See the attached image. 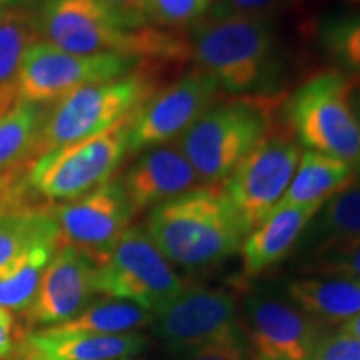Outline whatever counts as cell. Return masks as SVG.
<instances>
[{"mask_svg":"<svg viewBox=\"0 0 360 360\" xmlns=\"http://www.w3.org/2000/svg\"><path fill=\"white\" fill-rule=\"evenodd\" d=\"M354 242H360V175L317 210L295 252L307 259L330 247Z\"/></svg>","mask_w":360,"mask_h":360,"instance_id":"21","label":"cell"},{"mask_svg":"<svg viewBox=\"0 0 360 360\" xmlns=\"http://www.w3.org/2000/svg\"><path fill=\"white\" fill-rule=\"evenodd\" d=\"M60 245H70L98 265L109 257L135 215L120 179H110L74 200L52 204Z\"/></svg>","mask_w":360,"mask_h":360,"instance_id":"13","label":"cell"},{"mask_svg":"<svg viewBox=\"0 0 360 360\" xmlns=\"http://www.w3.org/2000/svg\"><path fill=\"white\" fill-rule=\"evenodd\" d=\"M51 103L19 102L0 115V172L32 160L40 125Z\"/></svg>","mask_w":360,"mask_h":360,"instance_id":"26","label":"cell"},{"mask_svg":"<svg viewBox=\"0 0 360 360\" xmlns=\"http://www.w3.org/2000/svg\"><path fill=\"white\" fill-rule=\"evenodd\" d=\"M39 39L32 8L0 11V115L19 103V75L29 47Z\"/></svg>","mask_w":360,"mask_h":360,"instance_id":"23","label":"cell"},{"mask_svg":"<svg viewBox=\"0 0 360 360\" xmlns=\"http://www.w3.org/2000/svg\"><path fill=\"white\" fill-rule=\"evenodd\" d=\"M312 360H360V339L344 334L339 328L326 332L315 349Z\"/></svg>","mask_w":360,"mask_h":360,"instance_id":"31","label":"cell"},{"mask_svg":"<svg viewBox=\"0 0 360 360\" xmlns=\"http://www.w3.org/2000/svg\"><path fill=\"white\" fill-rule=\"evenodd\" d=\"M58 245V242H44L0 267V309L22 312L29 307Z\"/></svg>","mask_w":360,"mask_h":360,"instance_id":"24","label":"cell"},{"mask_svg":"<svg viewBox=\"0 0 360 360\" xmlns=\"http://www.w3.org/2000/svg\"><path fill=\"white\" fill-rule=\"evenodd\" d=\"M352 87L354 74L321 70L283 98L281 114L300 147L345 160L360 175V122Z\"/></svg>","mask_w":360,"mask_h":360,"instance_id":"6","label":"cell"},{"mask_svg":"<svg viewBox=\"0 0 360 360\" xmlns=\"http://www.w3.org/2000/svg\"><path fill=\"white\" fill-rule=\"evenodd\" d=\"M114 13L120 25L127 30H137L147 25L148 0H102Z\"/></svg>","mask_w":360,"mask_h":360,"instance_id":"32","label":"cell"},{"mask_svg":"<svg viewBox=\"0 0 360 360\" xmlns=\"http://www.w3.org/2000/svg\"><path fill=\"white\" fill-rule=\"evenodd\" d=\"M34 15L39 39L70 53H119L162 65L191 58L187 34L152 25L127 30L102 0H40Z\"/></svg>","mask_w":360,"mask_h":360,"instance_id":"2","label":"cell"},{"mask_svg":"<svg viewBox=\"0 0 360 360\" xmlns=\"http://www.w3.org/2000/svg\"><path fill=\"white\" fill-rule=\"evenodd\" d=\"M212 0H148L147 25L164 30L191 27L205 17Z\"/></svg>","mask_w":360,"mask_h":360,"instance_id":"28","label":"cell"},{"mask_svg":"<svg viewBox=\"0 0 360 360\" xmlns=\"http://www.w3.org/2000/svg\"><path fill=\"white\" fill-rule=\"evenodd\" d=\"M44 242H58L52 204L30 188L29 177L0 205V267Z\"/></svg>","mask_w":360,"mask_h":360,"instance_id":"19","label":"cell"},{"mask_svg":"<svg viewBox=\"0 0 360 360\" xmlns=\"http://www.w3.org/2000/svg\"><path fill=\"white\" fill-rule=\"evenodd\" d=\"M0 11H2V8H0Z\"/></svg>","mask_w":360,"mask_h":360,"instance_id":"41","label":"cell"},{"mask_svg":"<svg viewBox=\"0 0 360 360\" xmlns=\"http://www.w3.org/2000/svg\"><path fill=\"white\" fill-rule=\"evenodd\" d=\"M352 107L360 122V75H355V74H354V87H352Z\"/></svg>","mask_w":360,"mask_h":360,"instance_id":"37","label":"cell"},{"mask_svg":"<svg viewBox=\"0 0 360 360\" xmlns=\"http://www.w3.org/2000/svg\"><path fill=\"white\" fill-rule=\"evenodd\" d=\"M342 2H345V4H347V6H352V7L360 8V0H342Z\"/></svg>","mask_w":360,"mask_h":360,"instance_id":"38","label":"cell"},{"mask_svg":"<svg viewBox=\"0 0 360 360\" xmlns=\"http://www.w3.org/2000/svg\"><path fill=\"white\" fill-rule=\"evenodd\" d=\"M152 322L157 337L182 357L224 350L250 352L236 299L225 290L186 287L152 315Z\"/></svg>","mask_w":360,"mask_h":360,"instance_id":"7","label":"cell"},{"mask_svg":"<svg viewBox=\"0 0 360 360\" xmlns=\"http://www.w3.org/2000/svg\"><path fill=\"white\" fill-rule=\"evenodd\" d=\"M134 212L154 209L202 186L177 142L143 148L120 179Z\"/></svg>","mask_w":360,"mask_h":360,"instance_id":"16","label":"cell"},{"mask_svg":"<svg viewBox=\"0 0 360 360\" xmlns=\"http://www.w3.org/2000/svg\"><path fill=\"white\" fill-rule=\"evenodd\" d=\"M287 297L326 327H340L360 314V278L309 276L287 285Z\"/></svg>","mask_w":360,"mask_h":360,"instance_id":"20","label":"cell"},{"mask_svg":"<svg viewBox=\"0 0 360 360\" xmlns=\"http://www.w3.org/2000/svg\"><path fill=\"white\" fill-rule=\"evenodd\" d=\"M142 62L119 53L79 56L35 40L22 62L17 89L19 102L53 103L85 85L125 77Z\"/></svg>","mask_w":360,"mask_h":360,"instance_id":"11","label":"cell"},{"mask_svg":"<svg viewBox=\"0 0 360 360\" xmlns=\"http://www.w3.org/2000/svg\"><path fill=\"white\" fill-rule=\"evenodd\" d=\"M13 345V317L8 310L0 309V359L12 352Z\"/></svg>","mask_w":360,"mask_h":360,"instance_id":"34","label":"cell"},{"mask_svg":"<svg viewBox=\"0 0 360 360\" xmlns=\"http://www.w3.org/2000/svg\"><path fill=\"white\" fill-rule=\"evenodd\" d=\"M132 115L94 137L35 159L29 169V184L35 195L49 204H60L109 182L130 154Z\"/></svg>","mask_w":360,"mask_h":360,"instance_id":"8","label":"cell"},{"mask_svg":"<svg viewBox=\"0 0 360 360\" xmlns=\"http://www.w3.org/2000/svg\"><path fill=\"white\" fill-rule=\"evenodd\" d=\"M94 289L109 299L141 305L154 315L186 285L146 229L129 227L109 257L96 265Z\"/></svg>","mask_w":360,"mask_h":360,"instance_id":"9","label":"cell"},{"mask_svg":"<svg viewBox=\"0 0 360 360\" xmlns=\"http://www.w3.org/2000/svg\"><path fill=\"white\" fill-rule=\"evenodd\" d=\"M142 334L90 335L64 334L40 328L22 340L13 360H115L141 354L146 349Z\"/></svg>","mask_w":360,"mask_h":360,"instance_id":"17","label":"cell"},{"mask_svg":"<svg viewBox=\"0 0 360 360\" xmlns=\"http://www.w3.org/2000/svg\"><path fill=\"white\" fill-rule=\"evenodd\" d=\"M32 162L34 160H25L22 162V164L15 165V167L0 172V205H2L4 200H6L27 177H29V169L30 165H32Z\"/></svg>","mask_w":360,"mask_h":360,"instance_id":"33","label":"cell"},{"mask_svg":"<svg viewBox=\"0 0 360 360\" xmlns=\"http://www.w3.org/2000/svg\"><path fill=\"white\" fill-rule=\"evenodd\" d=\"M339 330L344 332V334L354 335V337H357V339H360V314L357 315V317L350 319L349 322L342 323V326L339 327Z\"/></svg>","mask_w":360,"mask_h":360,"instance_id":"36","label":"cell"},{"mask_svg":"<svg viewBox=\"0 0 360 360\" xmlns=\"http://www.w3.org/2000/svg\"><path fill=\"white\" fill-rule=\"evenodd\" d=\"M143 229L170 264L192 272L236 255L250 232L222 186H199L154 207Z\"/></svg>","mask_w":360,"mask_h":360,"instance_id":"3","label":"cell"},{"mask_svg":"<svg viewBox=\"0 0 360 360\" xmlns=\"http://www.w3.org/2000/svg\"><path fill=\"white\" fill-rule=\"evenodd\" d=\"M319 42L337 69L360 75V13L327 19L319 30Z\"/></svg>","mask_w":360,"mask_h":360,"instance_id":"27","label":"cell"},{"mask_svg":"<svg viewBox=\"0 0 360 360\" xmlns=\"http://www.w3.org/2000/svg\"><path fill=\"white\" fill-rule=\"evenodd\" d=\"M96 264L70 245H58L22 319L29 327H52L70 321L87 305L94 289Z\"/></svg>","mask_w":360,"mask_h":360,"instance_id":"15","label":"cell"},{"mask_svg":"<svg viewBox=\"0 0 360 360\" xmlns=\"http://www.w3.org/2000/svg\"><path fill=\"white\" fill-rule=\"evenodd\" d=\"M8 2H11V0H0V7L6 6V4H8Z\"/></svg>","mask_w":360,"mask_h":360,"instance_id":"39","label":"cell"},{"mask_svg":"<svg viewBox=\"0 0 360 360\" xmlns=\"http://www.w3.org/2000/svg\"><path fill=\"white\" fill-rule=\"evenodd\" d=\"M220 98L222 89L217 80L197 67L164 85L134 112L130 120V154L175 142Z\"/></svg>","mask_w":360,"mask_h":360,"instance_id":"12","label":"cell"},{"mask_svg":"<svg viewBox=\"0 0 360 360\" xmlns=\"http://www.w3.org/2000/svg\"><path fill=\"white\" fill-rule=\"evenodd\" d=\"M300 157L302 147L285 125L270 129L222 184L249 231L257 227L282 200Z\"/></svg>","mask_w":360,"mask_h":360,"instance_id":"10","label":"cell"},{"mask_svg":"<svg viewBox=\"0 0 360 360\" xmlns=\"http://www.w3.org/2000/svg\"><path fill=\"white\" fill-rule=\"evenodd\" d=\"M304 272L312 276L360 278V242L330 247L304 260Z\"/></svg>","mask_w":360,"mask_h":360,"instance_id":"29","label":"cell"},{"mask_svg":"<svg viewBox=\"0 0 360 360\" xmlns=\"http://www.w3.org/2000/svg\"><path fill=\"white\" fill-rule=\"evenodd\" d=\"M282 96H244L217 102L177 139L202 186H222L272 129Z\"/></svg>","mask_w":360,"mask_h":360,"instance_id":"5","label":"cell"},{"mask_svg":"<svg viewBox=\"0 0 360 360\" xmlns=\"http://www.w3.org/2000/svg\"><path fill=\"white\" fill-rule=\"evenodd\" d=\"M115 360H134V359H130V357H127V359H115Z\"/></svg>","mask_w":360,"mask_h":360,"instance_id":"40","label":"cell"},{"mask_svg":"<svg viewBox=\"0 0 360 360\" xmlns=\"http://www.w3.org/2000/svg\"><path fill=\"white\" fill-rule=\"evenodd\" d=\"M357 179L352 165L337 157L304 150L278 205H323Z\"/></svg>","mask_w":360,"mask_h":360,"instance_id":"22","label":"cell"},{"mask_svg":"<svg viewBox=\"0 0 360 360\" xmlns=\"http://www.w3.org/2000/svg\"><path fill=\"white\" fill-rule=\"evenodd\" d=\"M184 360H254L250 352H209L199 355H188Z\"/></svg>","mask_w":360,"mask_h":360,"instance_id":"35","label":"cell"},{"mask_svg":"<svg viewBox=\"0 0 360 360\" xmlns=\"http://www.w3.org/2000/svg\"><path fill=\"white\" fill-rule=\"evenodd\" d=\"M322 205H277L252 229L240 247L242 276L257 277L295 250L310 220Z\"/></svg>","mask_w":360,"mask_h":360,"instance_id":"18","label":"cell"},{"mask_svg":"<svg viewBox=\"0 0 360 360\" xmlns=\"http://www.w3.org/2000/svg\"><path fill=\"white\" fill-rule=\"evenodd\" d=\"M242 322L254 360H312L326 326L287 297L255 290L245 299Z\"/></svg>","mask_w":360,"mask_h":360,"instance_id":"14","label":"cell"},{"mask_svg":"<svg viewBox=\"0 0 360 360\" xmlns=\"http://www.w3.org/2000/svg\"><path fill=\"white\" fill-rule=\"evenodd\" d=\"M300 0H212L210 17L225 15H276L297 6Z\"/></svg>","mask_w":360,"mask_h":360,"instance_id":"30","label":"cell"},{"mask_svg":"<svg viewBox=\"0 0 360 360\" xmlns=\"http://www.w3.org/2000/svg\"><path fill=\"white\" fill-rule=\"evenodd\" d=\"M148 322H152V314L141 305L109 299L85 307L70 321L45 328L64 334L120 335L147 326Z\"/></svg>","mask_w":360,"mask_h":360,"instance_id":"25","label":"cell"},{"mask_svg":"<svg viewBox=\"0 0 360 360\" xmlns=\"http://www.w3.org/2000/svg\"><path fill=\"white\" fill-rule=\"evenodd\" d=\"M197 69L232 97L278 96L283 47L274 15L204 17L187 32Z\"/></svg>","mask_w":360,"mask_h":360,"instance_id":"1","label":"cell"},{"mask_svg":"<svg viewBox=\"0 0 360 360\" xmlns=\"http://www.w3.org/2000/svg\"><path fill=\"white\" fill-rule=\"evenodd\" d=\"M164 67L142 62L125 77L85 85L51 103L40 125L32 160L94 137L134 114L159 90Z\"/></svg>","mask_w":360,"mask_h":360,"instance_id":"4","label":"cell"}]
</instances>
